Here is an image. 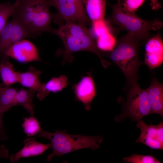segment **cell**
<instances>
[{
    "label": "cell",
    "instance_id": "cell-16",
    "mask_svg": "<svg viewBox=\"0 0 163 163\" xmlns=\"http://www.w3.org/2000/svg\"><path fill=\"white\" fill-rule=\"evenodd\" d=\"M86 14L91 24L104 20L105 0H82Z\"/></svg>",
    "mask_w": 163,
    "mask_h": 163
},
{
    "label": "cell",
    "instance_id": "cell-18",
    "mask_svg": "<svg viewBox=\"0 0 163 163\" xmlns=\"http://www.w3.org/2000/svg\"><path fill=\"white\" fill-rule=\"evenodd\" d=\"M16 89L10 86L0 85V111L4 113L11 107L16 106L15 97Z\"/></svg>",
    "mask_w": 163,
    "mask_h": 163
},
{
    "label": "cell",
    "instance_id": "cell-27",
    "mask_svg": "<svg viewBox=\"0 0 163 163\" xmlns=\"http://www.w3.org/2000/svg\"><path fill=\"white\" fill-rule=\"evenodd\" d=\"M0 157L2 158L9 157L8 151L3 145H0Z\"/></svg>",
    "mask_w": 163,
    "mask_h": 163
},
{
    "label": "cell",
    "instance_id": "cell-17",
    "mask_svg": "<svg viewBox=\"0 0 163 163\" xmlns=\"http://www.w3.org/2000/svg\"><path fill=\"white\" fill-rule=\"evenodd\" d=\"M0 60V75L2 84L5 86L18 82L19 72H16L14 66L9 61L8 56H2Z\"/></svg>",
    "mask_w": 163,
    "mask_h": 163
},
{
    "label": "cell",
    "instance_id": "cell-28",
    "mask_svg": "<svg viewBox=\"0 0 163 163\" xmlns=\"http://www.w3.org/2000/svg\"><path fill=\"white\" fill-rule=\"evenodd\" d=\"M151 2L150 5L153 9L158 10L161 8V5L158 0H149Z\"/></svg>",
    "mask_w": 163,
    "mask_h": 163
},
{
    "label": "cell",
    "instance_id": "cell-22",
    "mask_svg": "<svg viewBox=\"0 0 163 163\" xmlns=\"http://www.w3.org/2000/svg\"><path fill=\"white\" fill-rule=\"evenodd\" d=\"M24 119L22 126L27 136L37 134L41 130L40 124L35 117L31 116L29 118L24 117Z\"/></svg>",
    "mask_w": 163,
    "mask_h": 163
},
{
    "label": "cell",
    "instance_id": "cell-3",
    "mask_svg": "<svg viewBox=\"0 0 163 163\" xmlns=\"http://www.w3.org/2000/svg\"><path fill=\"white\" fill-rule=\"evenodd\" d=\"M142 44L137 39L127 34L117 39L113 50L104 53L120 68L126 79L125 90L138 83V72L142 62L138 57V50Z\"/></svg>",
    "mask_w": 163,
    "mask_h": 163
},
{
    "label": "cell",
    "instance_id": "cell-8",
    "mask_svg": "<svg viewBox=\"0 0 163 163\" xmlns=\"http://www.w3.org/2000/svg\"><path fill=\"white\" fill-rule=\"evenodd\" d=\"M136 126L140 130L136 143H142L152 149H163V123L156 125H148L142 120L138 121Z\"/></svg>",
    "mask_w": 163,
    "mask_h": 163
},
{
    "label": "cell",
    "instance_id": "cell-23",
    "mask_svg": "<svg viewBox=\"0 0 163 163\" xmlns=\"http://www.w3.org/2000/svg\"><path fill=\"white\" fill-rule=\"evenodd\" d=\"M15 2L0 3V33L7 23L8 18L12 15L16 6Z\"/></svg>",
    "mask_w": 163,
    "mask_h": 163
},
{
    "label": "cell",
    "instance_id": "cell-11",
    "mask_svg": "<svg viewBox=\"0 0 163 163\" xmlns=\"http://www.w3.org/2000/svg\"><path fill=\"white\" fill-rule=\"evenodd\" d=\"M92 35L96 37L97 47L101 51L109 52L114 47L116 39L112 34L108 22L104 20L91 24Z\"/></svg>",
    "mask_w": 163,
    "mask_h": 163
},
{
    "label": "cell",
    "instance_id": "cell-14",
    "mask_svg": "<svg viewBox=\"0 0 163 163\" xmlns=\"http://www.w3.org/2000/svg\"><path fill=\"white\" fill-rule=\"evenodd\" d=\"M24 146L15 154L9 157L12 163L17 162L20 158L42 154L46 150L51 147L50 143L44 144L37 142L34 137L26 138L24 142Z\"/></svg>",
    "mask_w": 163,
    "mask_h": 163
},
{
    "label": "cell",
    "instance_id": "cell-24",
    "mask_svg": "<svg viewBox=\"0 0 163 163\" xmlns=\"http://www.w3.org/2000/svg\"><path fill=\"white\" fill-rule=\"evenodd\" d=\"M125 163H160L158 159L152 155H143L133 154L123 158Z\"/></svg>",
    "mask_w": 163,
    "mask_h": 163
},
{
    "label": "cell",
    "instance_id": "cell-5",
    "mask_svg": "<svg viewBox=\"0 0 163 163\" xmlns=\"http://www.w3.org/2000/svg\"><path fill=\"white\" fill-rule=\"evenodd\" d=\"M112 13L107 21L118 26L120 29L126 30L129 35L134 37L142 44H145L151 37L150 31L159 30L163 26V22L154 19L147 21L142 19L136 14H132L125 11L118 2L111 5Z\"/></svg>",
    "mask_w": 163,
    "mask_h": 163
},
{
    "label": "cell",
    "instance_id": "cell-4",
    "mask_svg": "<svg viewBox=\"0 0 163 163\" xmlns=\"http://www.w3.org/2000/svg\"><path fill=\"white\" fill-rule=\"evenodd\" d=\"M37 137L44 138L50 141L53 150L47 158L46 161H48L54 156H62L80 149L89 148L94 150L98 149L100 144L103 140L101 135H71L67 133L66 130H56L54 133H50L41 129Z\"/></svg>",
    "mask_w": 163,
    "mask_h": 163
},
{
    "label": "cell",
    "instance_id": "cell-26",
    "mask_svg": "<svg viewBox=\"0 0 163 163\" xmlns=\"http://www.w3.org/2000/svg\"><path fill=\"white\" fill-rule=\"evenodd\" d=\"M4 113L0 111V139L2 140H6L8 137L5 134V129L2 122Z\"/></svg>",
    "mask_w": 163,
    "mask_h": 163
},
{
    "label": "cell",
    "instance_id": "cell-7",
    "mask_svg": "<svg viewBox=\"0 0 163 163\" xmlns=\"http://www.w3.org/2000/svg\"><path fill=\"white\" fill-rule=\"evenodd\" d=\"M51 6L57 10L52 14V21L60 26L64 21L71 20L86 26L91 23L85 11L82 0H50Z\"/></svg>",
    "mask_w": 163,
    "mask_h": 163
},
{
    "label": "cell",
    "instance_id": "cell-9",
    "mask_svg": "<svg viewBox=\"0 0 163 163\" xmlns=\"http://www.w3.org/2000/svg\"><path fill=\"white\" fill-rule=\"evenodd\" d=\"M2 55L11 57L21 63L42 61L35 46L30 41L25 39L11 46Z\"/></svg>",
    "mask_w": 163,
    "mask_h": 163
},
{
    "label": "cell",
    "instance_id": "cell-6",
    "mask_svg": "<svg viewBox=\"0 0 163 163\" xmlns=\"http://www.w3.org/2000/svg\"><path fill=\"white\" fill-rule=\"evenodd\" d=\"M125 91L126 101L121 113L115 117V122H119L128 118L133 121H138L151 113L147 89H142L137 83Z\"/></svg>",
    "mask_w": 163,
    "mask_h": 163
},
{
    "label": "cell",
    "instance_id": "cell-25",
    "mask_svg": "<svg viewBox=\"0 0 163 163\" xmlns=\"http://www.w3.org/2000/svg\"><path fill=\"white\" fill-rule=\"evenodd\" d=\"M144 2L145 0H118V3L125 11L134 14Z\"/></svg>",
    "mask_w": 163,
    "mask_h": 163
},
{
    "label": "cell",
    "instance_id": "cell-12",
    "mask_svg": "<svg viewBox=\"0 0 163 163\" xmlns=\"http://www.w3.org/2000/svg\"><path fill=\"white\" fill-rule=\"evenodd\" d=\"M42 73L40 70L30 66L28 70L19 72L18 83L23 86L34 90L37 92V97L40 101L47 96L49 92L45 89L44 84H42L39 77Z\"/></svg>",
    "mask_w": 163,
    "mask_h": 163
},
{
    "label": "cell",
    "instance_id": "cell-21",
    "mask_svg": "<svg viewBox=\"0 0 163 163\" xmlns=\"http://www.w3.org/2000/svg\"><path fill=\"white\" fill-rule=\"evenodd\" d=\"M68 79L65 75H62L58 78L53 77L44 84L45 89L49 92H56L62 91L67 86Z\"/></svg>",
    "mask_w": 163,
    "mask_h": 163
},
{
    "label": "cell",
    "instance_id": "cell-1",
    "mask_svg": "<svg viewBox=\"0 0 163 163\" xmlns=\"http://www.w3.org/2000/svg\"><path fill=\"white\" fill-rule=\"evenodd\" d=\"M65 23L57 29L52 28L51 33L58 36L62 41L64 49L58 50L56 56H62L63 62L71 63L74 57L72 54L75 52L86 51L91 52L100 58L104 68L111 63L102 58L104 53L97 47L95 39L90 30L85 26L71 20H65Z\"/></svg>",
    "mask_w": 163,
    "mask_h": 163
},
{
    "label": "cell",
    "instance_id": "cell-13",
    "mask_svg": "<svg viewBox=\"0 0 163 163\" xmlns=\"http://www.w3.org/2000/svg\"><path fill=\"white\" fill-rule=\"evenodd\" d=\"M74 87L77 100L83 104L86 110H90L91 102L96 94L95 84L90 75L83 77Z\"/></svg>",
    "mask_w": 163,
    "mask_h": 163
},
{
    "label": "cell",
    "instance_id": "cell-10",
    "mask_svg": "<svg viewBox=\"0 0 163 163\" xmlns=\"http://www.w3.org/2000/svg\"><path fill=\"white\" fill-rule=\"evenodd\" d=\"M145 44L144 63L152 71L163 62V41L159 31L150 38Z\"/></svg>",
    "mask_w": 163,
    "mask_h": 163
},
{
    "label": "cell",
    "instance_id": "cell-19",
    "mask_svg": "<svg viewBox=\"0 0 163 163\" xmlns=\"http://www.w3.org/2000/svg\"><path fill=\"white\" fill-rule=\"evenodd\" d=\"M36 93L34 90L32 89H21L17 91L14 98L16 105L23 106L31 116L34 117V106L33 103V99Z\"/></svg>",
    "mask_w": 163,
    "mask_h": 163
},
{
    "label": "cell",
    "instance_id": "cell-15",
    "mask_svg": "<svg viewBox=\"0 0 163 163\" xmlns=\"http://www.w3.org/2000/svg\"><path fill=\"white\" fill-rule=\"evenodd\" d=\"M151 113H156L163 117V85L155 76L152 78L149 87L147 89Z\"/></svg>",
    "mask_w": 163,
    "mask_h": 163
},
{
    "label": "cell",
    "instance_id": "cell-20",
    "mask_svg": "<svg viewBox=\"0 0 163 163\" xmlns=\"http://www.w3.org/2000/svg\"><path fill=\"white\" fill-rule=\"evenodd\" d=\"M14 24L12 18L7 22L0 33V56L10 47Z\"/></svg>",
    "mask_w": 163,
    "mask_h": 163
},
{
    "label": "cell",
    "instance_id": "cell-2",
    "mask_svg": "<svg viewBox=\"0 0 163 163\" xmlns=\"http://www.w3.org/2000/svg\"><path fill=\"white\" fill-rule=\"evenodd\" d=\"M13 18L27 29L32 38L44 32L51 33L52 14L50 0H16Z\"/></svg>",
    "mask_w": 163,
    "mask_h": 163
}]
</instances>
